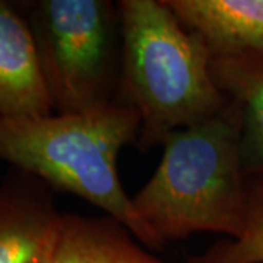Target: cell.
<instances>
[{"label": "cell", "instance_id": "cell-1", "mask_svg": "<svg viewBox=\"0 0 263 263\" xmlns=\"http://www.w3.org/2000/svg\"><path fill=\"white\" fill-rule=\"evenodd\" d=\"M122 66L119 104L141 117L139 149L219 114L226 100L211 75V50L165 0H120Z\"/></svg>", "mask_w": 263, "mask_h": 263}, {"label": "cell", "instance_id": "cell-2", "mask_svg": "<svg viewBox=\"0 0 263 263\" xmlns=\"http://www.w3.org/2000/svg\"><path fill=\"white\" fill-rule=\"evenodd\" d=\"M139 130L138 111L119 103L82 114L0 119V160L85 199L157 250L164 245L136 212L117 168L120 151L138 142Z\"/></svg>", "mask_w": 263, "mask_h": 263}, {"label": "cell", "instance_id": "cell-3", "mask_svg": "<svg viewBox=\"0 0 263 263\" xmlns=\"http://www.w3.org/2000/svg\"><path fill=\"white\" fill-rule=\"evenodd\" d=\"M246 180L238 124L227 105L170 133L158 167L132 202L162 245L196 233L237 238L245 227Z\"/></svg>", "mask_w": 263, "mask_h": 263}, {"label": "cell", "instance_id": "cell-4", "mask_svg": "<svg viewBox=\"0 0 263 263\" xmlns=\"http://www.w3.org/2000/svg\"><path fill=\"white\" fill-rule=\"evenodd\" d=\"M27 24L57 114L119 103L122 32L110 0H38Z\"/></svg>", "mask_w": 263, "mask_h": 263}, {"label": "cell", "instance_id": "cell-5", "mask_svg": "<svg viewBox=\"0 0 263 263\" xmlns=\"http://www.w3.org/2000/svg\"><path fill=\"white\" fill-rule=\"evenodd\" d=\"M54 111L25 18L0 0V119H32Z\"/></svg>", "mask_w": 263, "mask_h": 263}, {"label": "cell", "instance_id": "cell-6", "mask_svg": "<svg viewBox=\"0 0 263 263\" xmlns=\"http://www.w3.org/2000/svg\"><path fill=\"white\" fill-rule=\"evenodd\" d=\"M211 75L237 119L246 177L263 173V50L212 56Z\"/></svg>", "mask_w": 263, "mask_h": 263}, {"label": "cell", "instance_id": "cell-7", "mask_svg": "<svg viewBox=\"0 0 263 263\" xmlns=\"http://www.w3.org/2000/svg\"><path fill=\"white\" fill-rule=\"evenodd\" d=\"M212 56L263 50V0H165Z\"/></svg>", "mask_w": 263, "mask_h": 263}, {"label": "cell", "instance_id": "cell-8", "mask_svg": "<svg viewBox=\"0 0 263 263\" xmlns=\"http://www.w3.org/2000/svg\"><path fill=\"white\" fill-rule=\"evenodd\" d=\"M60 218L50 197L35 187L0 193V263H46Z\"/></svg>", "mask_w": 263, "mask_h": 263}, {"label": "cell", "instance_id": "cell-9", "mask_svg": "<svg viewBox=\"0 0 263 263\" xmlns=\"http://www.w3.org/2000/svg\"><path fill=\"white\" fill-rule=\"evenodd\" d=\"M46 263H167L146 252L113 216L62 215Z\"/></svg>", "mask_w": 263, "mask_h": 263}, {"label": "cell", "instance_id": "cell-10", "mask_svg": "<svg viewBox=\"0 0 263 263\" xmlns=\"http://www.w3.org/2000/svg\"><path fill=\"white\" fill-rule=\"evenodd\" d=\"M189 263H263V173L246 180V214L243 233L221 240Z\"/></svg>", "mask_w": 263, "mask_h": 263}]
</instances>
